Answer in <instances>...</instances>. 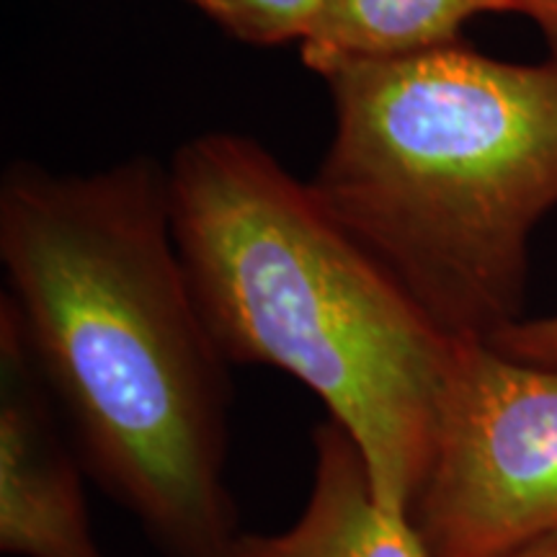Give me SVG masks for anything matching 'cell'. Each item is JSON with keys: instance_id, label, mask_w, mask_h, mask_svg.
<instances>
[{"instance_id": "obj_9", "label": "cell", "mask_w": 557, "mask_h": 557, "mask_svg": "<svg viewBox=\"0 0 557 557\" xmlns=\"http://www.w3.org/2000/svg\"><path fill=\"white\" fill-rule=\"evenodd\" d=\"M506 357L529 364L557 367V312L542 318H519L487 338Z\"/></svg>"}, {"instance_id": "obj_1", "label": "cell", "mask_w": 557, "mask_h": 557, "mask_svg": "<svg viewBox=\"0 0 557 557\" xmlns=\"http://www.w3.org/2000/svg\"><path fill=\"white\" fill-rule=\"evenodd\" d=\"M0 263L88 475L160 557H233L230 361L181 261L169 169L9 165Z\"/></svg>"}, {"instance_id": "obj_3", "label": "cell", "mask_w": 557, "mask_h": 557, "mask_svg": "<svg viewBox=\"0 0 557 557\" xmlns=\"http://www.w3.org/2000/svg\"><path fill=\"white\" fill-rule=\"evenodd\" d=\"M325 81L323 207L447 336L524 318L529 243L557 207V41L529 65L455 41Z\"/></svg>"}, {"instance_id": "obj_2", "label": "cell", "mask_w": 557, "mask_h": 557, "mask_svg": "<svg viewBox=\"0 0 557 557\" xmlns=\"http://www.w3.org/2000/svg\"><path fill=\"white\" fill-rule=\"evenodd\" d=\"M169 199L222 357L315 395L364 455L380 506L410 519L457 338L253 139L212 132L181 145Z\"/></svg>"}, {"instance_id": "obj_4", "label": "cell", "mask_w": 557, "mask_h": 557, "mask_svg": "<svg viewBox=\"0 0 557 557\" xmlns=\"http://www.w3.org/2000/svg\"><path fill=\"white\" fill-rule=\"evenodd\" d=\"M410 521L429 557H513L557 534V367L457 338Z\"/></svg>"}, {"instance_id": "obj_6", "label": "cell", "mask_w": 557, "mask_h": 557, "mask_svg": "<svg viewBox=\"0 0 557 557\" xmlns=\"http://www.w3.org/2000/svg\"><path fill=\"white\" fill-rule=\"evenodd\" d=\"M312 480L299 517L278 532H243L233 557H429L413 521L389 517L364 455L331 418L310 434Z\"/></svg>"}, {"instance_id": "obj_11", "label": "cell", "mask_w": 557, "mask_h": 557, "mask_svg": "<svg viewBox=\"0 0 557 557\" xmlns=\"http://www.w3.org/2000/svg\"><path fill=\"white\" fill-rule=\"evenodd\" d=\"M513 557H557V534L537 542V545L521 549V553L513 555Z\"/></svg>"}, {"instance_id": "obj_10", "label": "cell", "mask_w": 557, "mask_h": 557, "mask_svg": "<svg viewBox=\"0 0 557 557\" xmlns=\"http://www.w3.org/2000/svg\"><path fill=\"white\" fill-rule=\"evenodd\" d=\"M517 13L540 24L547 41H557V0H517Z\"/></svg>"}, {"instance_id": "obj_5", "label": "cell", "mask_w": 557, "mask_h": 557, "mask_svg": "<svg viewBox=\"0 0 557 557\" xmlns=\"http://www.w3.org/2000/svg\"><path fill=\"white\" fill-rule=\"evenodd\" d=\"M83 462L11 297L0 295V553L109 557L90 519Z\"/></svg>"}, {"instance_id": "obj_8", "label": "cell", "mask_w": 557, "mask_h": 557, "mask_svg": "<svg viewBox=\"0 0 557 557\" xmlns=\"http://www.w3.org/2000/svg\"><path fill=\"white\" fill-rule=\"evenodd\" d=\"M230 37L259 47L305 41L325 0H189Z\"/></svg>"}, {"instance_id": "obj_7", "label": "cell", "mask_w": 557, "mask_h": 557, "mask_svg": "<svg viewBox=\"0 0 557 557\" xmlns=\"http://www.w3.org/2000/svg\"><path fill=\"white\" fill-rule=\"evenodd\" d=\"M483 13H517V0H325L302 41V58L329 78L354 62L455 45L462 26Z\"/></svg>"}]
</instances>
